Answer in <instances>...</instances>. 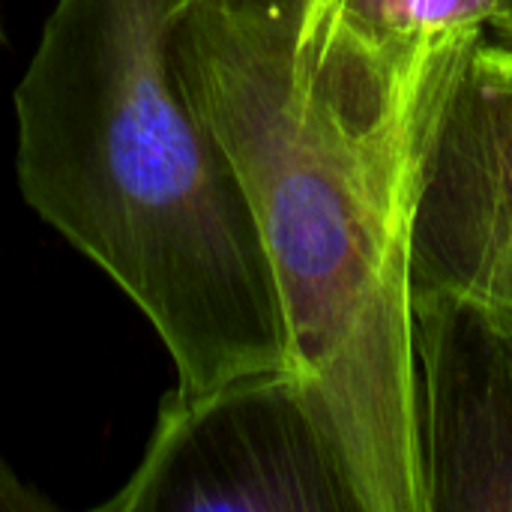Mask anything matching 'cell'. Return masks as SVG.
<instances>
[{
  "label": "cell",
  "instance_id": "obj_1",
  "mask_svg": "<svg viewBox=\"0 0 512 512\" xmlns=\"http://www.w3.org/2000/svg\"><path fill=\"white\" fill-rule=\"evenodd\" d=\"M477 42L375 39L333 0H180L168 21L180 87L255 213L291 366L318 390L366 512H423L411 219Z\"/></svg>",
  "mask_w": 512,
  "mask_h": 512
},
{
  "label": "cell",
  "instance_id": "obj_2",
  "mask_svg": "<svg viewBox=\"0 0 512 512\" xmlns=\"http://www.w3.org/2000/svg\"><path fill=\"white\" fill-rule=\"evenodd\" d=\"M180 0H57L15 87L27 207L150 321L180 393L288 369L279 285L222 144L180 87Z\"/></svg>",
  "mask_w": 512,
  "mask_h": 512
},
{
  "label": "cell",
  "instance_id": "obj_3",
  "mask_svg": "<svg viewBox=\"0 0 512 512\" xmlns=\"http://www.w3.org/2000/svg\"><path fill=\"white\" fill-rule=\"evenodd\" d=\"M102 512H366L303 372L267 369L162 396L150 444Z\"/></svg>",
  "mask_w": 512,
  "mask_h": 512
},
{
  "label": "cell",
  "instance_id": "obj_4",
  "mask_svg": "<svg viewBox=\"0 0 512 512\" xmlns=\"http://www.w3.org/2000/svg\"><path fill=\"white\" fill-rule=\"evenodd\" d=\"M411 291L512 306V45L480 39L429 141L411 219Z\"/></svg>",
  "mask_w": 512,
  "mask_h": 512
},
{
  "label": "cell",
  "instance_id": "obj_5",
  "mask_svg": "<svg viewBox=\"0 0 512 512\" xmlns=\"http://www.w3.org/2000/svg\"><path fill=\"white\" fill-rule=\"evenodd\" d=\"M423 512H512V306L411 291Z\"/></svg>",
  "mask_w": 512,
  "mask_h": 512
},
{
  "label": "cell",
  "instance_id": "obj_6",
  "mask_svg": "<svg viewBox=\"0 0 512 512\" xmlns=\"http://www.w3.org/2000/svg\"><path fill=\"white\" fill-rule=\"evenodd\" d=\"M360 33L390 42L483 39L492 33L495 0H333Z\"/></svg>",
  "mask_w": 512,
  "mask_h": 512
},
{
  "label": "cell",
  "instance_id": "obj_7",
  "mask_svg": "<svg viewBox=\"0 0 512 512\" xmlns=\"http://www.w3.org/2000/svg\"><path fill=\"white\" fill-rule=\"evenodd\" d=\"M54 504L0 459V512H48Z\"/></svg>",
  "mask_w": 512,
  "mask_h": 512
},
{
  "label": "cell",
  "instance_id": "obj_8",
  "mask_svg": "<svg viewBox=\"0 0 512 512\" xmlns=\"http://www.w3.org/2000/svg\"><path fill=\"white\" fill-rule=\"evenodd\" d=\"M492 33H498V36H501V42L512 45V0H495Z\"/></svg>",
  "mask_w": 512,
  "mask_h": 512
},
{
  "label": "cell",
  "instance_id": "obj_9",
  "mask_svg": "<svg viewBox=\"0 0 512 512\" xmlns=\"http://www.w3.org/2000/svg\"><path fill=\"white\" fill-rule=\"evenodd\" d=\"M0 45H3V24H0Z\"/></svg>",
  "mask_w": 512,
  "mask_h": 512
}]
</instances>
